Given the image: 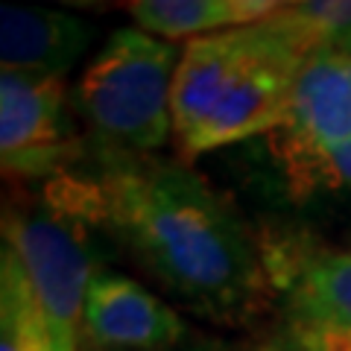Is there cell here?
Masks as SVG:
<instances>
[{"label":"cell","mask_w":351,"mask_h":351,"mask_svg":"<svg viewBox=\"0 0 351 351\" xmlns=\"http://www.w3.org/2000/svg\"><path fill=\"white\" fill-rule=\"evenodd\" d=\"M3 246L15 252L50 331L80 339L88 284L97 276L82 223L53 205L6 208Z\"/></svg>","instance_id":"obj_5"},{"label":"cell","mask_w":351,"mask_h":351,"mask_svg":"<svg viewBox=\"0 0 351 351\" xmlns=\"http://www.w3.org/2000/svg\"><path fill=\"white\" fill-rule=\"evenodd\" d=\"M302 0H226L232 27H252L263 24L269 18H278L284 12H293Z\"/></svg>","instance_id":"obj_12"},{"label":"cell","mask_w":351,"mask_h":351,"mask_svg":"<svg viewBox=\"0 0 351 351\" xmlns=\"http://www.w3.org/2000/svg\"><path fill=\"white\" fill-rule=\"evenodd\" d=\"M267 138L290 193L351 191V53L322 44L304 62L287 114Z\"/></svg>","instance_id":"obj_4"},{"label":"cell","mask_w":351,"mask_h":351,"mask_svg":"<svg viewBox=\"0 0 351 351\" xmlns=\"http://www.w3.org/2000/svg\"><path fill=\"white\" fill-rule=\"evenodd\" d=\"M64 80L0 73V161L6 176H59L82 156Z\"/></svg>","instance_id":"obj_6"},{"label":"cell","mask_w":351,"mask_h":351,"mask_svg":"<svg viewBox=\"0 0 351 351\" xmlns=\"http://www.w3.org/2000/svg\"><path fill=\"white\" fill-rule=\"evenodd\" d=\"M138 29L164 41L199 38L232 27L226 0H126Z\"/></svg>","instance_id":"obj_10"},{"label":"cell","mask_w":351,"mask_h":351,"mask_svg":"<svg viewBox=\"0 0 351 351\" xmlns=\"http://www.w3.org/2000/svg\"><path fill=\"white\" fill-rule=\"evenodd\" d=\"M290 351H351V249L319 252L284 287Z\"/></svg>","instance_id":"obj_7"},{"label":"cell","mask_w":351,"mask_h":351,"mask_svg":"<svg viewBox=\"0 0 351 351\" xmlns=\"http://www.w3.org/2000/svg\"><path fill=\"white\" fill-rule=\"evenodd\" d=\"M82 331L108 351H164L184 337V322L144 284L103 269L88 284Z\"/></svg>","instance_id":"obj_8"},{"label":"cell","mask_w":351,"mask_h":351,"mask_svg":"<svg viewBox=\"0 0 351 351\" xmlns=\"http://www.w3.org/2000/svg\"><path fill=\"white\" fill-rule=\"evenodd\" d=\"M59 6H73V9H100V6H114L120 0H53Z\"/></svg>","instance_id":"obj_14"},{"label":"cell","mask_w":351,"mask_h":351,"mask_svg":"<svg viewBox=\"0 0 351 351\" xmlns=\"http://www.w3.org/2000/svg\"><path fill=\"white\" fill-rule=\"evenodd\" d=\"M38 351H76V339H68V337H59L50 331L47 325V337H44V343Z\"/></svg>","instance_id":"obj_13"},{"label":"cell","mask_w":351,"mask_h":351,"mask_svg":"<svg viewBox=\"0 0 351 351\" xmlns=\"http://www.w3.org/2000/svg\"><path fill=\"white\" fill-rule=\"evenodd\" d=\"M94 27L71 12L27 3L0 6V64L12 73L64 80L91 47Z\"/></svg>","instance_id":"obj_9"},{"label":"cell","mask_w":351,"mask_h":351,"mask_svg":"<svg viewBox=\"0 0 351 351\" xmlns=\"http://www.w3.org/2000/svg\"><path fill=\"white\" fill-rule=\"evenodd\" d=\"M322 38L295 12L191 38L173 80V141L184 158L269 135Z\"/></svg>","instance_id":"obj_2"},{"label":"cell","mask_w":351,"mask_h":351,"mask_svg":"<svg viewBox=\"0 0 351 351\" xmlns=\"http://www.w3.org/2000/svg\"><path fill=\"white\" fill-rule=\"evenodd\" d=\"M328 47L351 53V0H302L293 9Z\"/></svg>","instance_id":"obj_11"},{"label":"cell","mask_w":351,"mask_h":351,"mask_svg":"<svg viewBox=\"0 0 351 351\" xmlns=\"http://www.w3.org/2000/svg\"><path fill=\"white\" fill-rule=\"evenodd\" d=\"M179 53L138 27L114 29L71 91V106L106 147L152 156L173 138Z\"/></svg>","instance_id":"obj_3"},{"label":"cell","mask_w":351,"mask_h":351,"mask_svg":"<svg viewBox=\"0 0 351 351\" xmlns=\"http://www.w3.org/2000/svg\"><path fill=\"white\" fill-rule=\"evenodd\" d=\"M196 351H223V348H214V346H205V348H196Z\"/></svg>","instance_id":"obj_15"},{"label":"cell","mask_w":351,"mask_h":351,"mask_svg":"<svg viewBox=\"0 0 351 351\" xmlns=\"http://www.w3.org/2000/svg\"><path fill=\"white\" fill-rule=\"evenodd\" d=\"M44 202L103 228L170 293L214 319L249 313L267 290L246 223L179 161L103 147L91 173L53 176Z\"/></svg>","instance_id":"obj_1"}]
</instances>
